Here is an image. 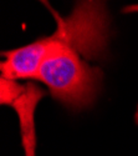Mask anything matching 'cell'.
Instances as JSON below:
<instances>
[{
    "instance_id": "6da1fadb",
    "label": "cell",
    "mask_w": 138,
    "mask_h": 156,
    "mask_svg": "<svg viewBox=\"0 0 138 156\" xmlns=\"http://www.w3.org/2000/svg\"><path fill=\"white\" fill-rule=\"evenodd\" d=\"M26 85H20L15 80L2 77L0 80V102L2 105L12 106L14 102L24 94Z\"/></svg>"
},
{
    "instance_id": "7a4b0ae2",
    "label": "cell",
    "mask_w": 138,
    "mask_h": 156,
    "mask_svg": "<svg viewBox=\"0 0 138 156\" xmlns=\"http://www.w3.org/2000/svg\"><path fill=\"white\" fill-rule=\"evenodd\" d=\"M123 11H126V12H136V11H138V5H131L128 8H124Z\"/></svg>"
}]
</instances>
